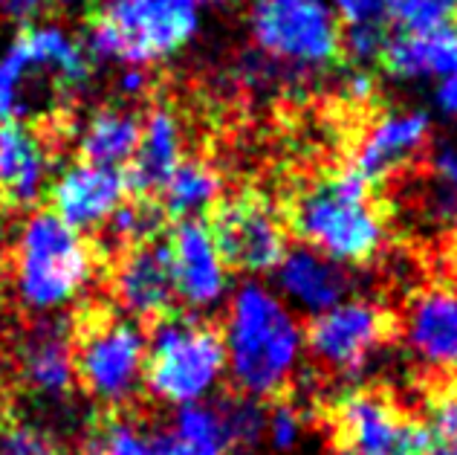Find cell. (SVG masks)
<instances>
[{"instance_id": "cell-4", "label": "cell", "mask_w": 457, "mask_h": 455, "mask_svg": "<svg viewBox=\"0 0 457 455\" xmlns=\"http://www.w3.org/2000/svg\"><path fill=\"white\" fill-rule=\"evenodd\" d=\"M93 58L55 23H29L0 55V122L23 119L38 107L44 81L53 99L73 102L90 81Z\"/></svg>"}, {"instance_id": "cell-20", "label": "cell", "mask_w": 457, "mask_h": 455, "mask_svg": "<svg viewBox=\"0 0 457 455\" xmlns=\"http://www.w3.org/2000/svg\"><path fill=\"white\" fill-rule=\"evenodd\" d=\"M382 64L405 81L446 79L457 73V29L446 23L428 32H400L385 44Z\"/></svg>"}, {"instance_id": "cell-30", "label": "cell", "mask_w": 457, "mask_h": 455, "mask_svg": "<svg viewBox=\"0 0 457 455\" xmlns=\"http://www.w3.org/2000/svg\"><path fill=\"white\" fill-rule=\"evenodd\" d=\"M423 424H426L428 441H449V444H457V383L431 392Z\"/></svg>"}, {"instance_id": "cell-19", "label": "cell", "mask_w": 457, "mask_h": 455, "mask_svg": "<svg viewBox=\"0 0 457 455\" xmlns=\"http://www.w3.org/2000/svg\"><path fill=\"white\" fill-rule=\"evenodd\" d=\"M179 163H183V125L171 107L154 105L142 119L139 146L125 172L128 195L154 198Z\"/></svg>"}, {"instance_id": "cell-36", "label": "cell", "mask_w": 457, "mask_h": 455, "mask_svg": "<svg viewBox=\"0 0 457 455\" xmlns=\"http://www.w3.org/2000/svg\"><path fill=\"white\" fill-rule=\"evenodd\" d=\"M437 105L443 114L457 116V73L440 79V88H437Z\"/></svg>"}, {"instance_id": "cell-24", "label": "cell", "mask_w": 457, "mask_h": 455, "mask_svg": "<svg viewBox=\"0 0 457 455\" xmlns=\"http://www.w3.org/2000/svg\"><path fill=\"white\" fill-rule=\"evenodd\" d=\"M160 206L165 215L183 221L209 209L220 195V174L206 160H183L165 181Z\"/></svg>"}, {"instance_id": "cell-3", "label": "cell", "mask_w": 457, "mask_h": 455, "mask_svg": "<svg viewBox=\"0 0 457 455\" xmlns=\"http://www.w3.org/2000/svg\"><path fill=\"white\" fill-rule=\"evenodd\" d=\"M90 273L93 253L73 226L44 209L23 221L12 253V287L21 308L53 314L84 291Z\"/></svg>"}, {"instance_id": "cell-9", "label": "cell", "mask_w": 457, "mask_h": 455, "mask_svg": "<svg viewBox=\"0 0 457 455\" xmlns=\"http://www.w3.org/2000/svg\"><path fill=\"white\" fill-rule=\"evenodd\" d=\"M336 455H423L426 424L377 386L347 389L330 406Z\"/></svg>"}, {"instance_id": "cell-7", "label": "cell", "mask_w": 457, "mask_h": 455, "mask_svg": "<svg viewBox=\"0 0 457 455\" xmlns=\"http://www.w3.org/2000/svg\"><path fill=\"white\" fill-rule=\"evenodd\" d=\"M249 32L258 53L295 79L330 67L342 50L330 0H252Z\"/></svg>"}, {"instance_id": "cell-18", "label": "cell", "mask_w": 457, "mask_h": 455, "mask_svg": "<svg viewBox=\"0 0 457 455\" xmlns=\"http://www.w3.org/2000/svg\"><path fill=\"white\" fill-rule=\"evenodd\" d=\"M405 342L428 368H457V293L431 287L417 293L405 310Z\"/></svg>"}, {"instance_id": "cell-32", "label": "cell", "mask_w": 457, "mask_h": 455, "mask_svg": "<svg viewBox=\"0 0 457 455\" xmlns=\"http://www.w3.org/2000/svg\"><path fill=\"white\" fill-rule=\"evenodd\" d=\"M330 4L345 27H382L391 9V0H330Z\"/></svg>"}, {"instance_id": "cell-8", "label": "cell", "mask_w": 457, "mask_h": 455, "mask_svg": "<svg viewBox=\"0 0 457 455\" xmlns=\"http://www.w3.org/2000/svg\"><path fill=\"white\" fill-rule=\"evenodd\" d=\"M148 337L134 319L90 316L73 337L76 377L96 400L128 406L145 380Z\"/></svg>"}, {"instance_id": "cell-10", "label": "cell", "mask_w": 457, "mask_h": 455, "mask_svg": "<svg viewBox=\"0 0 457 455\" xmlns=\"http://www.w3.org/2000/svg\"><path fill=\"white\" fill-rule=\"evenodd\" d=\"M209 235L226 267L240 273L278 270L287 256L284 223L275 206L258 191H240L235 198L214 200L209 206Z\"/></svg>"}, {"instance_id": "cell-37", "label": "cell", "mask_w": 457, "mask_h": 455, "mask_svg": "<svg viewBox=\"0 0 457 455\" xmlns=\"http://www.w3.org/2000/svg\"><path fill=\"white\" fill-rule=\"evenodd\" d=\"M423 455H457V444H449V441H428Z\"/></svg>"}, {"instance_id": "cell-5", "label": "cell", "mask_w": 457, "mask_h": 455, "mask_svg": "<svg viewBox=\"0 0 457 455\" xmlns=\"http://www.w3.org/2000/svg\"><path fill=\"white\" fill-rule=\"evenodd\" d=\"M197 0H104L84 35V50L96 62H165L197 35Z\"/></svg>"}, {"instance_id": "cell-29", "label": "cell", "mask_w": 457, "mask_h": 455, "mask_svg": "<svg viewBox=\"0 0 457 455\" xmlns=\"http://www.w3.org/2000/svg\"><path fill=\"white\" fill-rule=\"evenodd\" d=\"M0 455H64L58 441L41 426L23 421L0 424Z\"/></svg>"}, {"instance_id": "cell-28", "label": "cell", "mask_w": 457, "mask_h": 455, "mask_svg": "<svg viewBox=\"0 0 457 455\" xmlns=\"http://www.w3.org/2000/svg\"><path fill=\"white\" fill-rule=\"evenodd\" d=\"M457 15V0H391L388 18L403 32H428L446 27Z\"/></svg>"}, {"instance_id": "cell-31", "label": "cell", "mask_w": 457, "mask_h": 455, "mask_svg": "<svg viewBox=\"0 0 457 455\" xmlns=\"http://www.w3.org/2000/svg\"><path fill=\"white\" fill-rule=\"evenodd\" d=\"M385 44H388V38H385L382 27H347V32L342 35V46L356 67H365L382 58Z\"/></svg>"}, {"instance_id": "cell-21", "label": "cell", "mask_w": 457, "mask_h": 455, "mask_svg": "<svg viewBox=\"0 0 457 455\" xmlns=\"http://www.w3.org/2000/svg\"><path fill=\"white\" fill-rule=\"evenodd\" d=\"M278 284L298 308L321 314L342 302L351 279L328 256L310 247H298L295 253H287L278 265Z\"/></svg>"}, {"instance_id": "cell-2", "label": "cell", "mask_w": 457, "mask_h": 455, "mask_svg": "<svg viewBox=\"0 0 457 455\" xmlns=\"http://www.w3.org/2000/svg\"><path fill=\"white\" fill-rule=\"evenodd\" d=\"M302 325L290 308L258 282H246L232 299L226 360L240 394L278 398L295 383Z\"/></svg>"}, {"instance_id": "cell-17", "label": "cell", "mask_w": 457, "mask_h": 455, "mask_svg": "<svg viewBox=\"0 0 457 455\" xmlns=\"http://www.w3.org/2000/svg\"><path fill=\"white\" fill-rule=\"evenodd\" d=\"M50 177L46 137L23 119L0 122V206L32 209Z\"/></svg>"}, {"instance_id": "cell-25", "label": "cell", "mask_w": 457, "mask_h": 455, "mask_svg": "<svg viewBox=\"0 0 457 455\" xmlns=\"http://www.w3.org/2000/svg\"><path fill=\"white\" fill-rule=\"evenodd\" d=\"M165 218V209L154 198H134L128 203L122 200L119 209L102 223V249L125 253V249L156 241L162 235Z\"/></svg>"}, {"instance_id": "cell-41", "label": "cell", "mask_w": 457, "mask_h": 455, "mask_svg": "<svg viewBox=\"0 0 457 455\" xmlns=\"http://www.w3.org/2000/svg\"><path fill=\"white\" fill-rule=\"evenodd\" d=\"M0 325H4V322H0Z\"/></svg>"}, {"instance_id": "cell-22", "label": "cell", "mask_w": 457, "mask_h": 455, "mask_svg": "<svg viewBox=\"0 0 457 455\" xmlns=\"http://www.w3.org/2000/svg\"><path fill=\"white\" fill-rule=\"evenodd\" d=\"M142 119L128 107H99L79 134V157L84 163L122 169L137 154Z\"/></svg>"}, {"instance_id": "cell-26", "label": "cell", "mask_w": 457, "mask_h": 455, "mask_svg": "<svg viewBox=\"0 0 457 455\" xmlns=\"http://www.w3.org/2000/svg\"><path fill=\"white\" fill-rule=\"evenodd\" d=\"M214 409H218L228 452L246 455L261 444L263 435H267V406L258 398L232 392V394H226Z\"/></svg>"}, {"instance_id": "cell-27", "label": "cell", "mask_w": 457, "mask_h": 455, "mask_svg": "<svg viewBox=\"0 0 457 455\" xmlns=\"http://www.w3.org/2000/svg\"><path fill=\"white\" fill-rule=\"evenodd\" d=\"M154 435L125 415H104L87 433V455H151Z\"/></svg>"}, {"instance_id": "cell-13", "label": "cell", "mask_w": 457, "mask_h": 455, "mask_svg": "<svg viewBox=\"0 0 457 455\" xmlns=\"http://www.w3.org/2000/svg\"><path fill=\"white\" fill-rule=\"evenodd\" d=\"M431 119L426 111H388L370 122L359 139L351 169L368 186H385L428 146Z\"/></svg>"}, {"instance_id": "cell-6", "label": "cell", "mask_w": 457, "mask_h": 455, "mask_svg": "<svg viewBox=\"0 0 457 455\" xmlns=\"http://www.w3.org/2000/svg\"><path fill=\"white\" fill-rule=\"evenodd\" d=\"M226 371L220 331L197 316L171 310L154 319L145 360V386L156 400L186 406L200 403Z\"/></svg>"}, {"instance_id": "cell-34", "label": "cell", "mask_w": 457, "mask_h": 455, "mask_svg": "<svg viewBox=\"0 0 457 455\" xmlns=\"http://www.w3.org/2000/svg\"><path fill=\"white\" fill-rule=\"evenodd\" d=\"M148 90V73L145 67H134V64H125L122 73H119V93L128 96V99H137Z\"/></svg>"}, {"instance_id": "cell-39", "label": "cell", "mask_w": 457, "mask_h": 455, "mask_svg": "<svg viewBox=\"0 0 457 455\" xmlns=\"http://www.w3.org/2000/svg\"><path fill=\"white\" fill-rule=\"evenodd\" d=\"M197 4H212V6H232V4H244V0H197Z\"/></svg>"}, {"instance_id": "cell-38", "label": "cell", "mask_w": 457, "mask_h": 455, "mask_svg": "<svg viewBox=\"0 0 457 455\" xmlns=\"http://www.w3.org/2000/svg\"><path fill=\"white\" fill-rule=\"evenodd\" d=\"M6 241H9V223H6V212H4V206H0V256H4Z\"/></svg>"}, {"instance_id": "cell-15", "label": "cell", "mask_w": 457, "mask_h": 455, "mask_svg": "<svg viewBox=\"0 0 457 455\" xmlns=\"http://www.w3.org/2000/svg\"><path fill=\"white\" fill-rule=\"evenodd\" d=\"M128 195L125 172L104 169L93 163H73L55 177L50 186L53 215H58L76 232L99 230V226L119 209V203Z\"/></svg>"}, {"instance_id": "cell-33", "label": "cell", "mask_w": 457, "mask_h": 455, "mask_svg": "<svg viewBox=\"0 0 457 455\" xmlns=\"http://www.w3.org/2000/svg\"><path fill=\"white\" fill-rule=\"evenodd\" d=\"M431 177H435L437 183L449 186L457 191V148L454 146H437L435 151H431Z\"/></svg>"}, {"instance_id": "cell-1", "label": "cell", "mask_w": 457, "mask_h": 455, "mask_svg": "<svg viewBox=\"0 0 457 455\" xmlns=\"http://www.w3.org/2000/svg\"><path fill=\"white\" fill-rule=\"evenodd\" d=\"M284 221L298 241L336 265H370L385 244V221L368 186L351 165L304 183L287 200Z\"/></svg>"}, {"instance_id": "cell-16", "label": "cell", "mask_w": 457, "mask_h": 455, "mask_svg": "<svg viewBox=\"0 0 457 455\" xmlns=\"http://www.w3.org/2000/svg\"><path fill=\"white\" fill-rule=\"evenodd\" d=\"M113 296L130 316L160 319L174 310L171 258L162 238L125 249L113 273Z\"/></svg>"}, {"instance_id": "cell-12", "label": "cell", "mask_w": 457, "mask_h": 455, "mask_svg": "<svg viewBox=\"0 0 457 455\" xmlns=\"http://www.w3.org/2000/svg\"><path fill=\"white\" fill-rule=\"evenodd\" d=\"M174 296L186 308L206 310L226 293V265L218 256L206 221L183 218L168 238Z\"/></svg>"}, {"instance_id": "cell-23", "label": "cell", "mask_w": 457, "mask_h": 455, "mask_svg": "<svg viewBox=\"0 0 457 455\" xmlns=\"http://www.w3.org/2000/svg\"><path fill=\"white\" fill-rule=\"evenodd\" d=\"M151 455H228L218 409L203 403L179 406L174 426L154 435Z\"/></svg>"}, {"instance_id": "cell-11", "label": "cell", "mask_w": 457, "mask_h": 455, "mask_svg": "<svg viewBox=\"0 0 457 455\" xmlns=\"http://www.w3.org/2000/svg\"><path fill=\"white\" fill-rule=\"evenodd\" d=\"M391 333V314L362 299H353V302H339L312 316L304 337L310 357L319 368L351 377L368 366L370 354L382 342H388Z\"/></svg>"}, {"instance_id": "cell-35", "label": "cell", "mask_w": 457, "mask_h": 455, "mask_svg": "<svg viewBox=\"0 0 457 455\" xmlns=\"http://www.w3.org/2000/svg\"><path fill=\"white\" fill-rule=\"evenodd\" d=\"M345 93H347V99H353V102H368L370 96H374V76H370L365 67H356L353 73H347L345 79Z\"/></svg>"}, {"instance_id": "cell-14", "label": "cell", "mask_w": 457, "mask_h": 455, "mask_svg": "<svg viewBox=\"0 0 457 455\" xmlns=\"http://www.w3.org/2000/svg\"><path fill=\"white\" fill-rule=\"evenodd\" d=\"M15 363L21 383L41 400H67L76 386L73 331L67 319H41L21 333Z\"/></svg>"}, {"instance_id": "cell-40", "label": "cell", "mask_w": 457, "mask_h": 455, "mask_svg": "<svg viewBox=\"0 0 457 455\" xmlns=\"http://www.w3.org/2000/svg\"><path fill=\"white\" fill-rule=\"evenodd\" d=\"M67 4H76V0H67Z\"/></svg>"}]
</instances>
